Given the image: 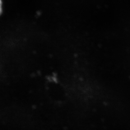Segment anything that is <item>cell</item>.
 I'll return each mask as SVG.
<instances>
[{"label": "cell", "instance_id": "1", "mask_svg": "<svg viewBox=\"0 0 130 130\" xmlns=\"http://www.w3.org/2000/svg\"><path fill=\"white\" fill-rule=\"evenodd\" d=\"M3 12V3L2 0H0V15Z\"/></svg>", "mask_w": 130, "mask_h": 130}]
</instances>
